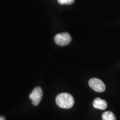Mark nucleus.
<instances>
[{
    "label": "nucleus",
    "mask_w": 120,
    "mask_h": 120,
    "mask_svg": "<svg viewBox=\"0 0 120 120\" xmlns=\"http://www.w3.org/2000/svg\"><path fill=\"white\" fill-rule=\"evenodd\" d=\"M56 102L62 109H69L73 107L75 100L72 96L67 93H62L58 94L56 98Z\"/></svg>",
    "instance_id": "obj_1"
},
{
    "label": "nucleus",
    "mask_w": 120,
    "mask_h": 120,
    "mask_svg": "<svg viewBox=\"0 0 120 120\" xmlns=\"http://www.w3.org/2000/svg\"><path fill=\"white\" fill-rule=\"evenodd\" d=\"M72 40L71 36L67 32L56 34L55 37V42L57 45L60 46H64L68 45Z\"/></svg>",
    "instance_id": "obj_2"
},
{
    "label": "nucleus",
    "mask_w": 120,
    "mask_h": 120,
    "mask_svg": "<svg viewBox=\"0 0 120 120\" xmlns=\"http://www.w3.org/2000/svg\"><path fill=\"white\" fill-rule=\"evenodd\" d=\"M89 85L92 89L97 92H103L106 89L105 83L101 79L93 78L89 81Z\"/></svg>",
    "instance_id": "obj_3"
},
{
    "label": "nucleus",
    "mask_w": 120,
    "mask_h": 120,
    "mask_svg": "<svg viewBox=\"0 0 120 120\" xmlns=\"http://www.w3.org/2000/svg\"><path fill=\"white\" fill-rule=\"evenodd\" d=\"M43 92L41 88L37 87L33 90L31 94H30V98L32 100V104L34 106H37L42 98Z\"/></svg>",
    "instance_id": "obj_4"
},
{
    "label": "nucleus",
    "mask_w": 120,
    "mask_h": 120,
    "mask_svg": "<svg viewBox=\"0 0 120 120\" xmlns=\"http://www.w3.org/2000/svg\"><path fill=\"white\" fill-rule=\"evenodd\" d=\"M93 106L96 109L103 110L107 108V103L105 100H102L100 98H96L94 99V102H93Z\"/></svg>",
    "instance_id": "obj_5"
},
{
    "label": "nucleus",
    "mask_w": 120,
    "mask_h": 120,
    "mask_svg": "<svg viewBox=\"0 0 120 120\" xmlns=\"http://www.w3.org/2000/svg\"><path fill=\"white\" fill-rule=\"evenodd\" d=\"M103 120H116V117L112 112L106 111L102 116Z\"/></svg>",
    "instance_id": "obj_6"
},
{
    "label": "nucleus",
    "mask_w": 120,
    "mask_h": 120,
    "mask_svg": "<svg viewBox=\"0 0 120 120\" xmlns=\"http://www.w3.org/2000/svg\"><path fill=\"white\" fill-rule=\"evenodd\" d=\"M60 4H71L75 2V0H57Z\"/></svg>",
    "instance_id": "obj_7"
},
{
    "label": "nucleus",
    "mask_w": 120,
    "mask_h": 120,
    "mask_svg": "<svg viewBox=\"0 0 120 120\" xmlns=\"http://www.w3.org/2000/svg\"><path fill=\"white\" fill-rule=\"evenodd\" d=\"M0 120H5V118L4 117H0Z\"/></svg>",
    "instance_id": "obj_8"
}]
</instances>
